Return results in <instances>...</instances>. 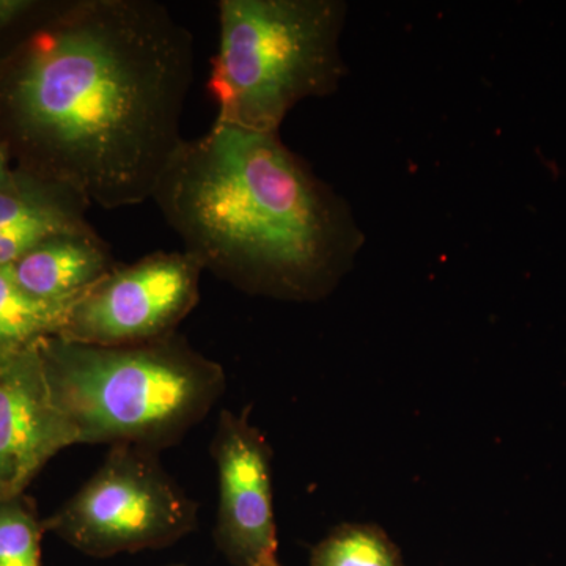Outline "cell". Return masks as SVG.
<instances>
[{
	"label": "cell",
	"instance_id": "1",
	"mask_svg": "<svg viewBox=\"0 0 566 566\" xmlns=\"http://www.w3.org/2000/svg\"><path fill=\"white\" fill-rule=\"evenodd\" d=\"M192 80V33L163 3H57L0 61V137L21 169L136 207L185 142Z\"/></svg>",
	"mask_w": 566,
	"mask_h": 566
},
{
	"label": "cell",
	"instance_id": "2",
	"mask_svg": "<svg viewBox=\"0 0 566 566\" xmlns=\"http://www.w3.org/2000/svg\"><path fill=\"white\" fill-rule=\"evenodd\" d=\"M151 200L203 271L255 296L322 297L365 243L344 197L279 133L214 123L182 142Z\"/></svg>",
	"mask_w": 566,
	"mask_h": 566
},
{
	"label": "cell",
	"instance_id": "3",
	"mask_svg": "<svg viewBox=\"0 0 566 566\" xmlns=\"http://www.w3.org/2000/svg\"><path fill=\"white\" fill-rule=\"evenodd\" d=\"M39 348L54 403L80 444L167 449L202 423L227 389L222 365L177 333L128 346L52 335Z\"/></svg>",
	"mask_w": 566,
	"mask_h": 566
},
{
	"label": "cell",
	"instance_id": "4",
	"mask_svg": "<svg viewBox=\"0 0 566 566\" xmlns=\"http://www.w3.org/2000/svg\"><path fill=\"white\" fill-rule=\"evenodd\" d=\"M218 50L208 92L216 125L279 133L308 98L333 95L348 69L340 51V0H219Z\"/></svg>",
	"mask_w": 566,
	"mask_h": 566
},
{
	"label": "cell",
	"instance_id": "5",
	"mask_svg": "<svg viewBox=\"0 0 566 566\" xmlns=\"http://www.w3.org/2000/svg\"><path fill=\"white\" fill-rule=\"evenodd\" d=\"M199 504L169 475L156 452L112 446L103 464L46 527L93 557L172 545L191 534Z\"/></svg>",
	"mask_w": 566,
	"mask_h": 566
},
{
	"label": "cell",
	"instance_id": "6",
	"mask_svg": "<svg viewBox=\"0 0 566 566\" xmlns=\"http://www.w3.org/2000/svg\"><path fill=\"white\" fill-rule=\"evenodd\" d=\"M202 264L185 251L153 252L117 263L80 297L59 337L80 344H148L177 333L200 301Z\"/></svg>",
	"mask_w": 566,
	"mask_h": 566
},
{
	"label": "cell",
	"instance_id": "7",
	"mask_svg": "<svg viewBox=\"0 0 566 566\" xmlns=\"http://www.w3.org/2000/svg\"><path fill=\"white\" fill-rule=\"evenodd\" d=\"M218 469L214 539L234 566H282L271 483V450L249 409L221 412L211 442Z\"/></svg>",
	"mask_w": 566,
	"mask_h": 566
},
{
	"label": "cell",
	"instance_id": "8",
	"mask_svg": "<svg viewBox=\"0 0 566 566\" xmlns=\"http://www.w3.org/2000/svg\"><path fill=\"white\" fill-rule=\"evenodd\" d=\"M39 344L0 357V497L24 494L52 458L80 446L54 403Z\"/></svg>",
	"mask_w": 566,
	"mask_h": 566
},
{
	"label": "cell",
	"instance_id": "9",
	"mask_svg": "<svg viewBox=\"0 0 566 566\" xmlns=\"http://www.w3.org/2000/svg\"><path fill=\"white\" fill-rule=\"evenodd\" d=\"M115 266L109 244L92 229L52 237L7 270L35 300L74 304Z\"/></svg>",
	"mask_w": 566,
	"mask_h": 566
},
{
	"label": "cell",
	"instance_id": "10",
	"mask_svg": "<svg viewBox=\"0 0 566 566\" xmlns=\"http://www.w3.org/2000/svg\"><path fill=\"white\" fill-rule=\"evenodd\" d=\"M88 207L73 189L31 170L14 169L0 185V237L44 219L88 222Z\"/></svg>",
	"mask_w": 566,
	"mask_h": 566
},
{
	"label": "cell",
	"instance_id": "11",
	"mask_svg": "<svg viewBox=\"0 0 566 566\" xmlns=\"http://www.w3.org/2000/svg\"><path fill=\"white\" fill-rule=\"evenodd\" d=\"M71 307L35 300L21 290L7 268H0V357L59 335Z\"/></svg>",
	"mask_w": 566,
	"mask_h": 566
},
{
	"label": "cell",
	"instance_id": "12",
	"mask_svg": "<svg viewBox=\"0 0 566 566\" xmlns=\"http://www.w3.org/2000/svg\"><path fill=\"white\" fill-rule=\"evenodd\" d=\"M311 566H401V557L381 528L348 524L314 547Z\"/></svg>",
	"mask_w": 566,
	"mask_h": 566
},
{
	"label": "cell",
	"instance_id": "13",
	"mask_svg": "<svg viewBox=\"0 0 566 566\" xmlns=\"http://www.w3.org/2000/svg\"><path fill=\"white\" fill-rule=\"evenodd\" d=\"M40 523L22 495L0 497V566H41Z\"/></svg>",
	"mask_w": 566,
	"mask_h": 566
},
{
	"label": "cell",
	"instance_id": "14",
	"mask_svg": "<svg viewBox=\"0 0 566 566\" xmlns=\"http://www.w3.org/2000/svg\"><path fill=\"white\" fill-rule=\"evenodd\" d=\"M51 6L35 0H0V39L22 29H33L50 11Z\"/></svg>",
	"mask_w": 566,
	"mask_h": 566
},
{
	"label": "cell",
	"instance_id": "15",
	"mask_svg": "<svg viewBox=\"0 0 566 566\" xmlns=\"http://www.w3.org/2000/svg\"><path fill=\"white\" fill-rule=\"evenodd\" d=\"M11 153L9 147H7L6 142L0 137V185H3L9 178L11 174H13V167H11Z\"/></svg>",
	"mask_w": 566,
	"mask_h": 566
},
{
	"label": "cell",
	"instance_id": "16",
	"mask_svg": "<svg viewBox=\"0 0 566 566\" xmlns=\"http://www.w3.org/2000/svg\"><path fill=\"white\" fill-rule=\"evenodd\" d=\"M170 566H186V565H170Z\"/></svg>",
	"mask_w": 566,
	"mask_h": 566
}]
</instances>
